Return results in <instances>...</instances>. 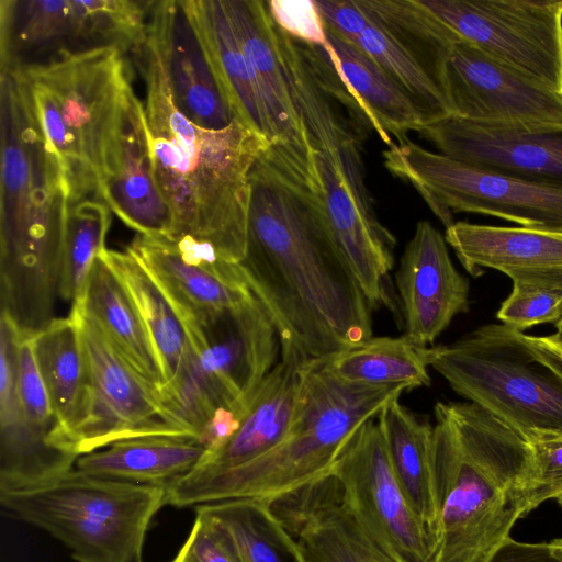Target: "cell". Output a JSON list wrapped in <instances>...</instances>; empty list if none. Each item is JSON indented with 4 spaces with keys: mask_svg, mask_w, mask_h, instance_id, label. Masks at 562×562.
<instances>
[{
    "mask_svg": "<svg viewBox=\"0 0 562 562\" xmlns=\"http://www.w3.org/2000/svg\"><path fill=\"white\" fill-rule=\"evenodd\" d=\"M246 254L239 262L276 327L281 361L301 367L372 337V306L328 225L313 147L270 143L249 176Z\"/></svg>",
    "mask_w": 562,
    "mask_h": 562,
    "instance_id": "obj_1",
    "label": "cell"
},
{
    "mask_svg": "<svg viewBox=\"0 0 562 562\" xmlns=\"http://www.w3.org/2000/svg\"><path fill=\"white\" fill-rule=\"evenodd\" d=\"M145 82V116L154 175L175 225L171 238L191 235L235 263L246 254L249 176L270 144L234 120L206 130L178 108L159 50L146 30L133 50Z\"/></svg>",
    "mask_w": 562,
    "mask_h": 562,
    "instance_id": "obj_2",
    "label": "cell"
},
{
    "mask_svg": "<svg viewBox=\"0 0 562 562\" xmlns=\"http://www.w3.org/2000/svg\"><path fill=\"white\" fill-rule=\"evenodd\" d=\"M432 425L434 562H486L535 507L529 442L471 402H438Z\"/></svg>",
    "mask_w": 562,
    "mask_h": 562,
    "instance_id": "obj_3",
    "label": "cell"
},
{
    "mask_svg": "<svg viewBox=\"0 0 562 562\" xmlns=\"http://www.w3.org/2000/svg\"><path fill=\"white\" fill-rule=\"evenodd\" d=\"M1 124L0 303L20 322L42 323L59 296L69 196L10 79L1 82Z\"/></svg>",
    "mask_w": 562,
    "mask_h": 562,
    "instance_id": "obj_4",
    "label": "cell"
},
{
    "mask_svg": "<svg viewBox=\"0 0 562 562\" xmlns=\"http://www.w3.org/2000/svg\"><path fill=\"white\" fill-rule=\"evenodd\" d=\"M296 413L285 437L270 451L237 468L187 474L166 487V505L199 506L225 501L274 499L328 474L352 434L374 419L403 385L344 382L312 361L299 367Z\"/></svg>",
    "mask_w": 562,
    "mask_h": 562,
    "instance_id": "obj_5",
    "label": "cell"
},
{
    "mask_svg": "<svg viewBox=\"0 0 562 562\" xmlns=\"http://www.w3.org/2000/svg\"><path fill=\"white\" fill-rule=\"evenodd\" d=\"M114 45L59 49L10 71L22 88L69 203L99 198L102 156L120 93L130 79Z\"/></svg>",
    "mask_w": 562,
    "mask_h": 562,
    "instance_id": "obj_6",
    "label": "cell"
},
{
    "mask_svg": "<svg viewBox=\"0 0 562 562\" xmlns=\"http://www.w3.org/2000/svg\"><path fill=\"white\" fill-rule=\"evenodd\" d=\"M429 368L460 396L529 443L562 431V362L532 336L504 324L425 348Z\"/></svg>",
    "mask_w": 562,
    "mask_h": 562,
    "instance_id": "obj_7",
    "label": "cell"
},
{
    "mask_svg": "<svg viewBox=\"0 0 562 562\" xmlns=\"http://www.w3.org/2000/svg\"><path fill=\"white\" fill-rule=\"evenodd\" d=\"M2 508L64 543L77 562H142L166 487L97 477L76 469L47 484L1 491Z\"/></svg>",
    "mask_w": 562,
    "mask_h": 562,
    "instance_id": "obj_8",
    "label": "cell"
},
{
    "mask_svg": "<svg viewBox=\"0 0 562 562\" xmlns=\"http://www.w3.org/2000/svg\"><path fill=\"white\" fill-rule=\"evenodd\" d=\"M385 168L409 182L446 228L453 213L495 216L522 227L562 232V190L479 168L409 139L382 153Z\"/></svg>",
    "mask_w": 562,
    "mask_h": 562,
    "instance_id": "obj_9",
    "label": "cell"
},
{
    "mask_svg": "<svg viewBox=\"0 0 562 562\" xmlns=\"http://www.w3.org/2000/svg\"><path fill=\"white\" fill-rule=\"evenodd\" d=\"M273 31L289 91L312 147L339 169L362 206L375 214L362 144L370 131L379 136L376 123L323 47L304 43L274 23Z\"/></svg>",
    "mask_w": 562,
    "mask_h": 562,
    "instance_id": "obj_10",
    "label": "cell"
},
{
    "mask_svg": "<svg viewBox=\"0 0 562 562\" xmlns=\"http://www.w3.org/2000/svg\"><path fill=\"white\" fill-rule=\"evenodd\" d=\"M462 40L562 91V0H419Z\"/></svg>",
    "mask_w": 562,
    "mask_h": 562,
    "instance_id": "obj_11",
    "label": "cell"
},
{
    "mask_svg": "<svg viewBox=\"0 0 562 562\" xmlns=\"http://www.w3.org/2000/svg\"><path fill=\"white\" fill-rule=\"evenodd\" d=\"M330 474L342 486V504L375 544L396 562H434L429 536L391 464L370 419L348 439Z\"/></svg>",
    "mask_w": 562,
    "mask_h": 562,
    "instance_id": "obj_12",
    "label": "cell"
},
{
    "mask_svg": "<svg viewBox=\"0 0 562 562\" xmlns=\"http://www.w3.org/2000/svg\"><path fill=\"white\" fill-rule=\"evenodd\" d=\"M181 324L188 341L181 367L207 390L217 408L244 419L258 387L279 362V337L268 314L255 297L204 324Z\"/></svg>",
    "mask_w": 562,
    "mask_h": 562,
    "instance_id": "obj_13",
    "label": "cell"
},
{
    "mask_svg": "<svg viewBox=\"0 0 562 562\" xmlns=\"http://www.w3.org/2000/svg\"><path fill=\"white\" fill-rule=\"evenodd\" d=\"M70 313L78 322L92 390L91 415L77 438V453H89L130 438H193L167 419L157 389L100 330L77 311L71 308Z\"/></svg>",
    "mask_w": 562,
    "mask_h": 562,
    "instance_id": "obj_14",
    "label": "cell"
},
{
    "mask_svg": "<svg viewBox=\"0 0 562 562\" xmlns=\"http://www.w3.org/2000/svg\"><path fill=\"white\" fill-rule=\"evenodd\" d=\"M454 116L522 131L562 128V91L460 40L447 65Z\"/></svg>",
    "mask_w": 562,
    "mask_h": 562,
    "instance_id": "obj_15",
    "label": "cell"
},
{
    "mask_svg": "<svg viewBox=\"0 0 562 562\" xmlns=\"http://www.w3.org/2000/svg\"><path fill=\"white\" fill-rule=\"evenodd\" d=\"M100 199L138 235L171 238L173 216L157 186L145 110L123 87L102 156Z\"/></svg>",
    "mask_w": 562,
    "mask_h": 562,
    "instance_id": "obj_16",
    "label": "cell"
},
{
    "mask_svg": "<svg viewBox=\"0 0 562 562\" xmlns=\"http://www.w3.org/2000/svg\"><path fill=\"white\" fill-rule=\"evenodd\" d=\"M418 133L456 160L562 190V128L522 131L451 116Z\"/></svg>",
    "mask_w": 562,
    "mask_h": 562,
    "instance_id": "obj_17",
    "label": "cell"
},
{
    "mask_svg": "<svg viewBox=\"0 0 562 562\" xmlns=\"http://www.w3.org/2000/svg\"><path fill=\"white\" fill-rule=\"evenodd\" d=\"M395 281L404 335L418 347H430L469 308V281L454 268L445 236L428 221L417 223Z\"/></svg>",
    "mask_w": 562,
    "mask_h": 562,
    "instance_id": "obj_18",
    "label": "cell"
},
{
    "mask_svg": "<svg viewBox=\"0 0 562 562\" xmlns=\"http://www.w3.org/2000/svg\"><path fill=\"white\" fill-rule=\"evenodd\" d=\"M147 32L159 50L180 111L206 130L231 125L236 116L183 0L151 1Z\"/></svg>",
    "mask_w": 562,
    "mask_h": 562,
    "instance_id": "obj_19",
    "label": "cell"
},
{
    "mask_svg": "<svg viewBox=\"0 0 562 562\" xmlns=\"http://www.w3.org/2000/svg\"><path fill=\"white\" fill-rule=\"evenodd\" d=\"M445 239L473 277L490 268L513 284L562 289V232L460 221L446 228Z\"/></svg>",
    "mask_w": 562,
    "mask_h": 562,
    "instance_id": "obj_20",
    "label": "cell"
},
{
    "mask_svg": "<svg viewBox=\"0 0 562 562\" xmlns=\"http://www.w3.org/2000/svg\"><path fill=\"white\" fill-rule=\"evenodd\" d=\"M331 234L370 305L390 306L389 273L394 265L395 238L375 214L368 212L342 173L313 148Z\"/></svg>",
    "mask_w": 562,
    "mask_h": 562,
    "instance_id": "obj_21",
    "label": "cell"
},
{
    "mask_svg": "<svg viewBox=\"0 0 562 562\" xmlns=\"http://www.w3.org/2000/svg\"><path fill=\"white\" fill-rule=\"evenodd\" d=\"M20 338L0 327V492L47 484L75 469L78 456L37 437L24 418L18 389Z\"/></svg>",
    "mask_w": 562,
    "mask_h": 562,
    "instance_id": "obj_22",
    "label": "cell"
},
{
    "mask_svg": "<svg viewBox=\"0 0 562 562\" xmlns=\"http://www.w3.org/2000/svg\"><path fill=\"white\" fill-rule=\"evenodd\" d=\"M183 4L236 119L274 143L260 82L239 45L223 0H183Z\"/></svg>",
    "mask_w": 562,
    "mask_h": 562,
    "instance_id": "obj_23",
    "label": "cell"
},
{
    "mask_svg": "<svg viewBox=\"0 0 562 562\" xmlns=\"http://www.w3.org/2000/svg\"><path fill=\"white\" fill-rule=\"evenodd\" d=\"M299 391V367L280 360L258 387L233 438L220 450L204 453L188 474L209 475L227 471L273 449L292 425Z\"/></svg>",
    "mask_w": 562,
    "mask_h": 562,
    "instance_id": "obj_24",
    "label": "cell"
},
{
    "mask_svg": "<svg viewBox=\"0 0 562 562\" xmlns=\"http://www.w3.org/2000/svg\"><path fill=\"white\" fill-rule=\"evenodd\" d=\"M30 339L64 437L77 453V438L92 408L91 379L78 322L69 313Z\"/></svg>",
    "mask_w": 562,
    "mask_h": 562,
    "instance_id": "obj_25",
    "label": "cell"
},
{
    "mask_svg": "<svg viewBox=\"0 0 562 562\" xmlns=\"http://www.w3.org/2000/svg\"><path fill=\"white\" fill-rule=\"evenodd\" d=\"M166 294L181 323L204 324L255 295L186 263L166 237L138 235L127 247Z\"/></svg>",
    "mask_w": 562,
    "mask_h": 562,
    "instance_id": "obj_26",
    "label": "cell"
},
{
    "mask_svg": "<svg viewBox=\"0 0 562 562\" xmlns=\"http://www.w3.org/2000/svg\"><path fill=\"white\" fill-rule=\"evenodd\" d=\"M157 391L164 375L133 299L112 268L98 256L80 299L71 304Z\"/></svg>",
    "mask_w": 562,
    "mask_h": 562,
    "instance_id": "obj_27",
    "label": "cell"
},
{
    "mask_svg": "<svg viewBox=\"0 0 562 562\" xmlns=\"http://www.w3.org/2000/svg\"><path fill=\"white\" fill-rule=\"evenodd\" d=\"M325 26V25H324ZM323 46L335 68L368 110L389 147L407 142V132H419L426 120L409 97L357 44L325 27Z\"/></svg>",
    "mask_w": 562,
    "mask_h": 562,
    "instance_id": "obj_28",
    "label": "cell"
},
{
    "mask_svg": "<svg viewBox=\"0 0 562 562\" xmlns=\"http://www.w3.org/2000/svg\"><path fill=\"white\" fill-rule=\"evenodd\" d=\"M205 453L188 437H138L78 457L75 469L97 477L167 487L191 472Z\"/></svg>",
    "mask_w": 562,
    "mask_h": 562,
    "instance_id": "obj_29",
    "label": "cell"
},
{
    "mask_svg": "<svg viewBox=\"0 0 562 562\" xmlns=\"http://www.w3.org/2000/svg\"><path fill=\"white\" fill-rule=\"evenodd\" d=\"M395 475L434 551L438 529L432 469V425L417 417L400 398L387 403L375 417Z\"/></svg>",
    "mask_w": 562,
    "mask_h": 562,
    "instance_id": "obj_30",
    "label": "cell"
},
{
    "mask_svg": "<svg viewBox=\"0 0 562 562\" xmlns=\"http://www.w3.org/2000/svg\"><path fill=\"white\" fill-rule=\"evenodd\" d=\"M1 68L27 54L91 46L81 0H1Z\"/></svg>",
    "mask_w": 562,
    "mask_h": 562,
    "instance_id": "obj_31",
    "label": "cell"
},
{
    "mask_svg": "<svg viewBox=\"0 0 562 562\" xmlns=\"http://www.w3.org/2000/svg\"><path fill=\"white\" fill-rule=\"evenodd\" d=\"M239 45L254 69L278 140L300 137L302 123L294 108L267 1L223 0Z\"/></svg>",
    "mask_w": 562,
    "mask_h": 562,
    "instance_id": "obj_32",
    "label": "cell"
},
{
    "mask_svg": "<svg viewBox=\"0 0 562 562\" xmlns=\"http://www.w3.org/2000/svg\"><path fill=\"white\" fill-rule=\"evenodd\" d=\"M356 1L369 21L408 53L449 99L447 65L454 44L462 38L419 0Z\"/></svg>",
    "mask_w": 562,
    "mask_h": 562,
    "instance_id": "obj_33",
    "label": "cell"
},
{
    "mask_svg": "<svg viewBox=\"0 0 562 562\" xmlns=\"http://www.w3.org/2000/svg\"><path fill=\"white\" fill-rule=\"evenodd\" d=\"M99 256L116 273L133 299L155 349L165 384L169 383L177 376L188 350L187 336L178 315L149 271L131 250L105 248Z\"/></svg>",
    "mask_w": 562,
    "mask_h": 562,
    "instance_id": "obj_34",
    "label": "cell"
},
{
    "mask_svg": "<svg viewBox=\"0 0 562 562\" xmlns=\"http://www.w3.org/2000/svg\"><path fill=\"white\" fill-rule=\"evenodd\" d=\"M337 379L360 385L429 386L431 379L425 348L401 337H371L364 342L318 360Z\"/></svg>",
    "mask_w": 562,
    "mask_h": 562,
    "instance_id": "obj_35",
    "label": "cell"
},
{
    "mask_svg": "<svg viewBox=\"0 0 562 562\" xmlns=\"http://www.w3.org/2000/svg\"><path fill=\"white\" fill-rule=\"evenodd\" d=\"M233 538L244 562H305L297 541L270 507L255 501H225L195 507Z\"/></svg>",
    "mask_w": 562,
    "mask_h": 562,
    "instance_id": "obj_36",
    "label": "cell"
},
{
    "mask_svg": "<svg viewBox=\"0 0 562 562\" xmlns=\"http://www.w3.org/2000/svg\"><path fill=\"white\" fill-rule=\"evenodd\" d=\"M292 537L305 562H396L375 544L342 501L310 517Z\"/></svg>",
    "mask_w": 562,
    "mask_h": 562,
    "instance_id": "obj_37",
    "label": "cell"
},
{
    "mask_svg": "<svg viewBox=\"0 0 562 562\" xmlns=\"http://www.w3.org/2000/svg\"><path fill=\"white\" fill-rule=\"evenodd\" d=\"M110 211L99 198L69 203L59 296L71 304L80 299L93 261L105 249Z\"/></svg>",
    "mask_w": 562,
    "mask_h": 562,
    "instance_id": "obj_38",
    "label": "cell"
},
{
    "mask_svg": "<svg viewBox=\"0 0 562 562\" xmlns=\"http://www.w3.org/2000/svg\"><path fill=\"white\" fill-rule=\"evenodd\" d=\"M356 44L409 97L427 125L454 116L448 97L419 64L379 26L369 21Z\"/></svg>",
    "mask_w": 562,
    "mask_h": 562,
    "instance_id": "obj_39",
    "label": "cell"
},
{
    "mask_svg": "<svg viewBox=\"0 0 562 562\" xmlns=\"http://www.w3.org/2000/svg\"><path fill=\"white\" fill-rule=\"evenodd\" d=\"M18 389L29 428L44 441L77 454L67 443L54 413L30 338L21 337L18 347Z\"/></svg>",
    "mask_w": 562,
    "mask_h": 562,
    "instance_id": "obj_40",
    "label": "cell"
},
{
    "mask_svg": "<svg viewBox=\"0 0 562 562\" xmlns=\"http://www.w3.org/2000/svg\"><path fill=\"white\" fill-rule=\"evenodd\" d=\"M496 317L518 331L539 324H557L562 318V289L513 284Z\"/></svg>",
    "mask_w": 562,
    "mask_h": 562,
    "instance_id": "obj_41",
    "label": "cell"
},
{
    "mask_svg": "<svg viewBox=\"0 0 562 562\" xmlns=\"http://www.w3.org/2000/svg\"><path fill=\"white\" fill-rule=\"evenodd\" d=\"M342 497L339 480L334 474H328L280 496L268 506L285 530L293 536L310 517L326 506L342 501Z\"/></svg>",
    "mask_w": 562,
    "mask_h": 562,
    "instance_id": "obj_42",
    "label": "cell"
},
{
    "mask_svg": "<svg viewBox=\"0 0 562 562\" xmlns=\"http://www.w3.org/2000/svg\"><path fill=\"white\" fill-rule=\"evenodd\" d=\"M171 562H244L231 535L196 510L190 533Z\"/></svg>",
    "mask_w": 562,
    "mask_h": 562,
    "instance_id": "obj_43",
    "label": "cell"
},
{
    "mask_svg": "<svg viewBox=\"0 0 562 562\" xmlns=\"http://www.w3.org/2000/svg\"><path fill=\"white\" fill-rule=\"evenodd\" d=\"M267 5L273 23L289 35L314 46L327 44L314 0H270Z\"/></svg>",
    "mask_w": 562,
    "mask_h": 562,
    "instance_id": "obj_44",
    "label": "cell"
},
{
    "mask_svg": "<svg viewBox=\"0 0 562 562\" xmlns=\"http://www.w3.org/2000/svg\"><path fill=\"white\" fill-rule=\"evenodd\" d=\"M537 468L535 507L554 501L562 507V431L529 443Z\"/></svg>",
    "mask_w": 562,
    "mask_h": 562,
    "instance_id": "obj_45",
    "label": "cell"
},
{
    "mask_svg": "<svg viewBox=\"0 0 562 562\" xmlns=\"http://www.w3.org/2000/svg\"><path fill=\"white\" fill-rule=\"evenodd\" d=\"M314 3L325 27L355 44L369 24L356 0H314Z\"/></svg>",
    "mask_w": 562,
    "mask_h": 562,
    "instance_id": "obj_46",
    "label": "cell"
},
{
    "mask_svg": "<svg viewBox=\"0 0 562 562\" xmlns=\"http://www.w3.org/2000/svg\"><path fill=\"white\" fill-rule=\"evenodd\" d=\"M486 562H562V554L551 542L526 543L508 537Z\"/></svg>",
    "mask_w": 562,
    "mask_h": 562,
    "instance_id": "obj_47",
    "label": "cell"
},
{
    "mask_svg": "<svg viewBox=\"0 0 562 562\" xmlns=\"http://www.w3.org/2000/svg\"><path fill=\"white\" fill-rule=\"evenodd\" d=\"M241 420L234 411L220 407L202 428L198 442L205 449V453H213L233 438Z\"/></svg>",
    "mask_w": 562,
    "mask_h": 562,
    "instance_id": "obj_48",
    "label": "cell"
},
{
    "mask_svg": "<svg viewBox=\"0 0 562 562\" xmlns=\"http://www.w3.org/2000/svg\"><path fill=\"white\" fill-rule=\"evenodd\" d=\"M555 331L547 336H532L544 350L562 362V318L554 325Z\"/></svg>",
    "mask_w": 562,
    "mask_h": 562,
    "instance_id": "obj_49",
    "label": "cell"
},
{
    "mask_svg": "<svg viewBox=\"0 0 562 562\" xmlns=\"http://www.w3.org/2000/svg\"><path fill=\"white\" fill-rule=\"evenodd\" d=\"M551 543L558 549V551L562 554V539H554Z\"/></svg>",
    "mask_w": 562,
    "mask_h": 562,
    "instance_id": "obj_50",
    "label": "cell"
}]
</instances>
